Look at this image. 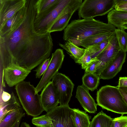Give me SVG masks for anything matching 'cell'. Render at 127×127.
<instances>
[{
	"instance_id": "17",
	"label": "cell",
	"mask_w": 127,
	"mask_h": 127,
	"mask_svg": "<svg viewBox=\"0 0 127 127\" xmlns=\"http://www.w3.org/2000/svg\"><path fill=\"white\" fill-rule=\"evenodd\" d=\"M25 6L9 19L0 28V36H2L20 25L24 20L26 15Z\"/></svg>"
},
{
	"instance_id": "24",
	"label": "cell",
	"mask_w": 127,
	"mask_h": 127,
	"mask_svg": "<svg viewBox=\"0 0 127 127\" xmlns=\"http://www.w3.org/2000/svg\"><path fill=\"white\" fill-rule=\"evenodd\" d=\"M74 112L73 119L75 127H89L91 116H89L85 111L79 109H73Z\"/></svg>"
},
{
	"instance_id": "25",
	"label": "cell",
	"mask_w": 127,
	"mask_h": 127,
	"mask_svg": "<svg viewBox=\"0 0 127 127\" xmlns=\"http://www.w3.org/2000/svg\"><path fill=\"white\" fill-rule=\"evenodd\" d=\"M100 78L95 73H85L82 77V85L89 90L93 91L97 88Z\"/></svg>"
},
{
	"instance_id": "1",
	"label": "cell",
	"mask_w": 127,
	"mask_h": 127,
	"mask_svg": "<svg viewBox=\"0 0 127 127\" xmlns=\"http://www.w3.org/2000/svg\"><path fill=\"white\" fill-rule=\"evenodd\" d=\"M25 18L19 25L0 36V65L3 70L16 64L31 71L48 58L53 44L51 32L39 33L34 23L37 14L36 5L26 4Z\"/></svg>"
},
{
	"instance_id": "40",
	"label": "cell",
	"mask_w": 127,
	"mask_h": 127,
	"mask_svg": "<svg viewBox=\"0 0 127 127\" xmlns=\"http://www.w3.org/2000/svg\"><path fill=\"white\" fill-rule=\"evenodd\" d=\"M122 29L124 30L127 29V23L123 24L122 26Z\"/></svg>"
},
{
	"instance_id": "12",
	"label": "cell",
	"mask_w": 127,
	"mask_h": 127,
	"mask_svg": "<svg viewBox=\"0 0 127 127\" xmlns=\"http://www.w3.org/2000/svg\"><path fill=\"white\" fill-rule=\"evenodd\" d=\"M26 0H0V28L26 5Z\"/></svg>"
},
{
	"instance_id": "4",
	"label": "cell",
	"mask_w": 127,
	"mask_h": 127,
	"mask_svg": "<svg viewBox=\"0 0 127 127\" xmlns=\"http://www.w3.org/2000/svg\"><path fill=\"white\" fill-rule=\"evenodd\" d=\"M96 100L97 105L103 109L122 115L127 114V104L117 86L101 87L97 91Z\"/></svg>"
},
{
	"instance_id": "33",
	"label": "cell",
	"mask_w": 127,
	"mask_h": 127,
	"mask_svg": "<svg viewBox=\"0 0 127 127\" xmlns=\"http://www.w3.org/2000/svg\"><path fill=\"white\" fill-rule=\"evenodd\" d=\"M96 69V60L91 62L85 69V73H95Z\"/></svg>"
},
{
	"instance_id": "26",
	"label": "cell",
	"mask_w": 127,
	"mask_h": 127,
	"mask_svg": "<svg viewBox=\"0 0 127 127\" xmlns=\"http://www.w3.org/2000/svg\"><path fill=\"white\" fill-rule=\"evenodd\" d=\"M109 38L110 37L101 42L94 44L87 48L93 60H95L106 47L109 43Z\"/></svg>"
},
{
	"instance_id": "8",
	"label": "cell",
	"mask_w": 127,
	"mask_h": 127,
	"mask_svg": "<svg viewBox=\"0 0 127 127\" xmlns=\"http://www.w3.org/2000/svg\"><path fill=\"white\" fill-rule=\"evenodd\" d=\"M55 88L60 105L68 104L74 85L65 74L58 72L52 79Z\"/></svg>"
},
{
	"instance_id": "15",
	"label": "cell",
	"mask_w": 127,
	"mask_h": 127,
	"mask_svg": "<svg viewBox=\"0 0 127 127\" xmlns=\"http://www.w3.org/2000/svg\"><path fill=\"white\" fill-rule=\"evenodd\" d=\"M89 91L83 85L78 86L75 97L86 112L95 113L97 111V104L90 95Z\"/></svg>"
},
{
	"instance_id": "6",
	"label": "cell",
	"mask_w": 127,
	"mask_h": 127,
	"mask_svg": "<svg viewBox=\"0 0 127 127\" xmlns=\"http://www.w3.org/2000/svg\"><path fill=\"white\" fill-rule=\"evenodd\" d=\"M116 0H84L78 9L79 18H93L104 15L113 9Z\"/></svg>"
},
{
	"instance_id": "2",
	"label": "cell",
	"mask_w": 127,
	"mask_h": 127,
	"mask_svg": "<svg viewBox=\"0 0 127 127\" xmlns=\"http://www.w3.org/2000/svg\"><path fill=\"white\" fill-rule=\"evenodd\" d=\"M112 25L104 23L93 18L72 21L64 29L63 38L71 40L77 46L79 42L90 36L101 33L115 31Z\"/></svg>"
},
{
	"instance_id": "31",
	"label": "cell",
	"mask_w": 127,
	"mask_h": 127,
	"mask_svg": "<svg viewBox=\"0 0 127 127\" xmlns=\"http://www.w3.org/2000/svg\"><path fill=\"white\" fill-rule=\"evenodd\" d=\"M85 53L80 59L79 64L81 65L82 68L85 69L87 65L92 61L93 60L91 55L88 49L85 48Z\"/></svg>"
},
{
	"instance_id": "35",
	"label": "cell",
	"mask_w": 127,
	"mask_h": 127,
	"mask_svg": "<svg viewBox=\"0 0 127 127\" xmlns=\"http://www.w3.org/2000/svg\"><path fill=\"white\" fill-rule=\"evenodd\" d=\"M118 85L117 87H127V77H120L119 80Z\"/></svg>"
},
{
	"instance_id": "39",
	"label": "cell",
	"mask_w": 127,
	"mask_h": 127,
	"mask_svg": "<svg viewBox=\"0 0 127 127\" xmlns=\"http://www.w3.org/2000/svg\"><path fill=\"white\" fill-rule=\"evenodd\" d=\"M30 127V126L29 124H28L25 122H23L22 123L20 126V127Z\"/></svg>"
},
{
	"instance_id": "27",
	"label": "cell",
	"mask_w": 127,
	"mask_h": 127,
	"mask_svg": "<svg viewBox=\"0 0 127 127\" xmlns=\"http://www.w3.org/2000/svg\"><path fill=\"white\" fill-rule=\"evenodd\" d=\"M115 33L120 49V51H127V32L124 30L118 28L116 29Z\"/></svg>"
},
{
	"instance_id": "5",
	"label": "cell",
	"mask_w": 127,
	"mask_h": 127,
	"mask_svg": "<svg viewBox=\"0 0 127 127\" xmlns=\"http://www.w3.org/2000/svg\"><path fill=\"white\" fill-rule=\"evenodd\" d=\"M15 89L20 102L28 115L36 117L44 111L40 95L36 93L35 88L30 82H20L15 86Z\"/></svg>"
},
{
	"instance_id": "18",
	"label": "cell",
	"mask_w": 127,
	"mask_h": 127,
	"mask_svg": "<svg viewBox=\"0 0 127 127\" xmlns=\"http://www.w3.org/2000/svg\"><path fill=\"white\" fill-rule=\"evenodd\" d=\"M108 23L118 28L122 29V25L127 23V11L117 10H112L107 15Z\"/></svg>"
},
{
	"instance_id": "20",
	"label": "cell",
	"mask_w": 127,
	"mask_h": 127,
	"mask_svg": "<svg viewBox=\"0 0 127 127\" xmlns=\"http://www.w3.org/2000/svg\"><path fill=\"white\" fill-rule=\"evenodd\" d=\"M79 8L76 7L65 12L60 16L55 22L48 32H51L61 31L65 29L73 13Z\"/></svg>"
},
{
	"instance_id": "3",
	"label": "cell",
	"mask_w": 127,
	"mask_h": 127,
	"mask_svg": "<svg viewBox=\"0 0 127 127\" xmlns=\"http://www.w3.org/2000/svg\"><path fill=\"white\" fill-rule=\"evenodd\" d=\"M82 2V0H57L47 9L37 14L34 23L35 30L39 33L48 32L60 16L74 8H79Z\"/></svg>"
},
{
	"instance_id": "38",
	"label": "cell",
	"mask_w": 127,
	"mask_h": 127,
	"mask_svg": "<svg viewBox=\"0 0 127 127\" xmlns=\"http://www.w3.org/2000/svg\"><path fill=\"white\" fill-rule=\"evenodd\" d=\"M127 2V0H116V5Z\"/></svg>"
},
{
	"instance_id": "23",
	"label": "cell",
	"mask_w": 127,
	"mask_h": 127,
	"mask_svg": "<svg viewBox=\"0 0 127 127\" xmlns=\"http://www.w3.org/2000/svg\"><path fill=\"white\" fill-rule=\"evenodd\" d=\"M113 120L102 110L94 116L89 127H112Z\"/></svg>"
},
{
	"instance_id": "21",
	"label": "cell",
	"mask_w": 127,
	"mask_h": 127,
	"mask_svg": "<svg viewBox=\"0 0 127 127\" xmlns=\"http://www.w3.org/2000/svg\"><path fill=\"white\" fill-rule=\"evenodd\" d=\"M59 45L68 52L75 62L78 64L84 54L86 49L79 47L70 40L66 41L64 44L60 43Z\"/></svg>"
},
{
	"instance_id": "11",
	"label": "cell",
	"mask_w": 127,
	"mask_h": 127,
	"mask_svg": "<svg viewBox=\"0 0 127 127\" xmlns=\"http://www.w3.org/2000/svg\"><path fill=\"white\" fill-rule=\"evenodd\" d=\"M31 72V71L14 64L8 65L3 70L4 80L10 87L24 81Z\"/></svg>"
},
{
	"instance_id": "36",
	"label": "cell",
	"mask_w": 127,
	"mask_h": 127,
	"mask_svg": "<svg viewBox=\"0 0 127 127\" xmlns=\"http://www.w3.org/2000/svg\"><path fill=\"white\" fill-rule=\"evenodd\" d=\"M11 97V94L9 93L3 91L1 95V98L3 101L6 102L9 100Z\"/></svg>"
},
{
	"instance_id": "14",
	"label": "cell",
	"mask_w": 127,
	"mask_h": 127,
	"mask_svg": "<svg viewBox=\"0 0 127 127\" xmlns=\"http://www.w3.org/2000/svg\"><path fill=\"white\" fill-rule=\"evenodd\" d=\"M126 52L120 51L111 63L99 75L100 79H112L120 72L125 61Z\"/></svg>"
},
{
	"instance_id": "37",
	"label": "cell",
	"mask_w": 127,
	"mask_h": 127,
	"mask_svg": "<svg viewBox=\"0 0 127 127\" xmlns=\"http://www.w3.org/2000/svg\"><path fill=\"white\" fill-rule=\"evenodd\" d=\"M127 8V2H124L116 5L114 8L115 9L120 10V9Z\"/></svg>"
},
{
	"instance_id": "7",
	"label": "cell",
	"mask_w": 127,
	"mask_h": 127,
	"mask_svg": "<svg viewBox=\"0 0 127 127\" xmlns=\"http://www.w3.org/2000/svg\"><path fill=\"white\" fill-rule=\"evenodd\" d=\"M45 114L52 120V127H75L74 111L69 104L58 106Z\"/></svg>"
},
{
	"instance_id": "30",
	"label": "cell",
	"mask_w": 127,
	"mask_h": 127,
	"mask_svg": "<svg viewBox=\"0 0 127 127\" xmlns=\"http://www.w3.org/2000/svg\"><path fill=\"white\" fill-rule=\"evenodd\" d=\"M50 58H47L40 64L34 71L36 72L35 76L36 78H40L47 69L50 60Z\"/></svg>"
},
{
	"instance_id": "16",
	"label": "cell",
	"mask_w": 127,
	"mask_h": 127,
	"mask_svg": "<svg viewBox=\"0 0 127 127\" xmlns=\"http://www.w3.org/2000/svg\"><path fill=\"white\" fill-rule=\"evenodd\" d=\"M25 116L22 107L8 113L0 121V127H18L22 118Z\"/></svg>"
},
{
	"instance_id": "13",
	"label": "cell",
	"mask_w": 127,
	"mask_h": 127,
	"mask_svg": "<svg viewBox=\"0 0 127 127\" xmlns=\"http://www.w3.org/2000/svg\"><path fill=\"white\" fill-rule=\"evenodd\" d=\"M40 95L41 103L44 111L47 112L58 106V98L52 81L43 88Z\"/></svg>"
},
{
	"instance_id": "41",
	"label": "cell",
	"mask_w": 127,
	"mask_h": 127,
	"mask_svg": "<svg viewBox=\"0 0 127 127\" xmlns=\"http://www.w3.org/2000/svg\"><path fill=\"white\" fill-rule=\"evenodd\" d=\"M119 10H121L127 11V8L122 9H120Z\"/></svg>"
},
{
	"instance_id": "34",
	"label": "cell",
	"mask_w": 127,
	"mask_h": 127,
	"mask_svg": "<svg viewBox=\"0 0 127 127\" xmlns=\"http://www.w3.org/2000/svg\"><path fill=\"white\" fill-rule=\"evenodd\" d=\"M118 87L126 103L127 104V87Z\"/></svg>"
},
{
	"instance_id": "32",
	"label": "cell",
	"mask_w": 127,
	"mask_h": 127,
	"mask_svg": "<svg viewBox=\"0 0 127 127\" xmlns=\"http://www.w3.org/2000/svg\"><path fill=\"white\" fill-rule=\"evenodd\" d=\"M123 115L113 119L112 127H127V116Z\"/></svg>"
},
{
	"instance_id": "19",
	"label": "cell",
	"mask_w": 127,
	"mask_h": 127,
	"mask_svg": "<svg viewBox=\"0 0 127 127\" xmlns=\"http://www.w3.org/2000/svg\"><path fill=\"white\" fill-rule=\"evenodd\" d=\"M11 97L8 101H3L0 105V121L9 112L21 107L19 99L13 92L11 94Z\"/></svg>"
},
{
	"instance_id": "9",
	"label": "cell",
	"mask_w": 127,
	"mask_h": 127,
	"mask_svg": "<svg viewBox=\"0 0 127 127\" xmlns=\"http://www.w3.org/2000/svg\"><path fill=\"white\" fill-rule=\"evenodd\" d=\"M120 51L115 33L110 37L107 46L95 60L96 69L95 74L99 76L111 63Z\"/></svg>"
},
{
	"instance_id": "22",
	"label": "cell",
	"mask_w": 127,
	"mask_h": 127,
	"mask_svg": "<svg viewBox=\"0 0 127 127\" xmlns=\"http://www.w3.org/2000/svg\"><path fill=\"white\" fill-rule=\"evenodd\" d=\"M115 32L101 33L90 36L81 40L78 46H81L85 48H87L108 39L115 33Z\"/></svg>"
},
{
	"instance_id": "10",
	"label": "cell",
	"mask_w": 127,
	"mask_h": 127,
	"mask_svg": "<svg viewBox=\"0 0 127 127\" xmlns=\"http://www.w3.org/2000/svg\"><path fill=\"white\" fill-rule=\"evenodd\" d=\"M64 55L62 49H58L52 54L48 67L35 87V92L38 93L52 79L61 68Z\"/></svg>"
},
{
	"instance_id": "29",
	"label": "cell",
	"mask_w": 127,
	"mask_h": 127,
	"mask_svg": "<svg viewBox=\"0 0 127 127\" xmlns=\"http://www.w3.org/2000/svg\"><path fill=\"white\" fill-rule=\"evenodd\" d=\"M57 0H37L36 3L37 14L46 9Z\"/></svg>"
},
{
	"instance_id": "28",
	"label": "cell",
	"mask_w": 127,
	"mask_h": 127,
	"mask_svg": "<svg viewBox=\"0 0 127 127\" xmlns=\"http://www.w3.org/2000/svg\"><path fill=\"white\" fill-rule=\"evenodd\" d=\"M32 123L37 127H52V120L46 114L34 117L32 119Z\"/></svg>"
}]
</instances>
